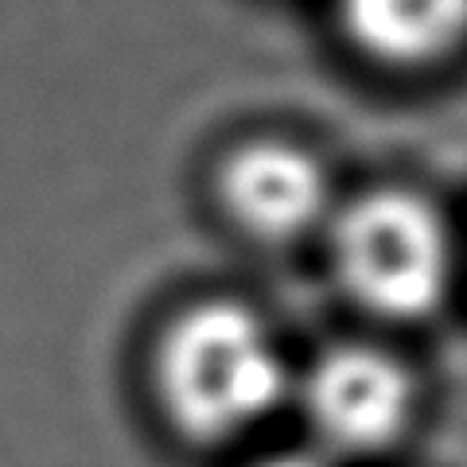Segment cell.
<instances>
[{
    "label": "cell",
    "mask_w": 467,
    "mask_h": 467,
    "mask_svg": "<svg viewBox=\"0 0 467 467\" xmlns=\"http://www.w3.org/2000/svg\"><path fill=\"white\" fill-rule=\"evenodd\" d=\"M257 467H327V463L312 456V451H276V456L261 460Z\"/></svg>",
    "instance_id": "obj_6"
},
{
    "label": "cell",
    "mask_w": 467,
    "mask_h": 467,
    "mask_svg": "<svg viewBox=\"0 0 467 467\" xmlns=\"http://www.w3.org/2000/svg\"><path fill=\"white\" fill-rule=\"evenodd\" d=\"M327 242L343 292L370 316H432L451 288L448 223L413 192L382 187L350 199L331 214Z\"/></svg>",
    "instance_id": "obj_2"
},
{
    "label": "cell",
    "mask_w": 467,
    "mask_h": 467,
    "mask_svg": "<svg viewBox=\"0 0 467 467\" xmlns=\"http://www.w3.org/2000/svg\"><path fill=\"white\" fill-rule=\"evenodd\" d=\"M152 378L168 420L202 444L265 425L292 389L276 335L234 300H207L175 316L160 335Z\"/></svg>",
    "instance_id": "obj_1"
},
{
    "label": "cell",
    "mask_w": 467,
    "mask_h": 467,
    "mask_svg": "<svg viewBox=\"0 0 467 467\" xmlns=\"http://www.w3.org/2000/svg\"><path fill=\"white\" fill-rule=\"evenodd\" d=\"M413 378L393 355L367 343L324 350L300 378V409L316 441L339 456H374L401 441L413 420Z\"/></svg>",
    "instance_id": "obj_3"
},
{
    "label": "cell",
    "mask_w": 467,
    "mask_h": 467,
    "mask_svg": "<svg viewBox=\"0 0 467 467\" xmlns=\"http://www.w3.org/2000/svg\"><path fill=\"white\" fill-rule=\"evenodd\" d=\"M350 43L386 67H429L467 43V0H339Z\"/></svg>",
    "instance_id": "obj_5"
},
{
    "label": "cell",
    "mask_w": 467,
    "mask_h": 467,
    "mask_svg": "<svg viewBox=\"0 0 467 467\" xmlns=\"http://www.w3.org/2000/svg\"><path fill=\"white\" fill-rule=\"evenodd\" d=\"M218 199L234 226L265 245H288L327 230L335 214L327 168L308 149L285 140L234 149L218 171Z\"/></svg>",
    "instance_id": "obj_4"
}]
</instances>
